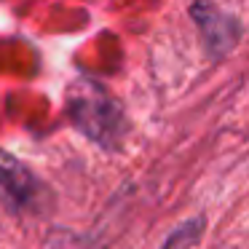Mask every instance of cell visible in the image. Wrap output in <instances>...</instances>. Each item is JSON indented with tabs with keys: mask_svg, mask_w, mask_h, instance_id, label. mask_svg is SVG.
I'll use <instances>...</instances> for the list:
<instances>
[{
	"mask_svg": "<svg viewBox=\"0 0 249 249\" xmlns=\"http://www.w3.org/2000/svg\"><path fill=\"white\" fill-rule=\"evenodd\" d=\"M67 113L75 129L105 150H115L126 137V115L118 99L97 81H75L67 91Z\"/></svg>",
	"mask_w": 249,
	"mask_h": 249,
	"instance_id": "obj_1",
	"label": "cell"
},
{
	"mask_svg": "<svg viewBox=\"0 0 249 249\" xmlns=\"http://www.w3.org/2000/svg\"><path fill=\"white\" fill-rule=\"evenodd\" d=\"M0 201L11 212H38L46 201L43 182L8 153H0Z\"/></svg>",
	"mask_w": 249,
	"mask_h": 249,
	"instance_id": "obj_2",
	"label": "cell"
},
{
	"mask_svg": "<svg viewBox=\"0 0 249 249\" xmlns=\"http://www.w3.org/2000/svg\"><path fill=\"white\" fill-rule=\"evenodd\" d=\"M190 14H193L196 24H198V30H201L206 51H209V56H214V59L231 54V51L236 49V43L241 40L244 27H241V22H238V17L228 14L225 8H220V6H214L212 0H198V3H193Z\"/></svg>",
	"mask_w": 249,
	"mask_h": 249,
	"instance_id": "obj_3",
	"label": "cell"
}]
</instances>
